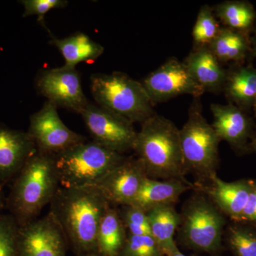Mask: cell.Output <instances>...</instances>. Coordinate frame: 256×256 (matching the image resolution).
<instances>
[{
  "label": "cell",
  "instance_id": "obj_4",
  "mask_svg": "<svg viewBox=\"0 0 256 256\" xmlns=\"http://www.w3.org/2000/svg\"><path fill=\"white\" fill-rule=\"evenodd\" d=\"M54 156L60 186L68 188L96 186L127 158L87 140Z\"/></svg>",
  "mask_w": 256,
  "mask_h": 256
},
{
  "label": "cell",
  "instance_id": "obj_22",
  "mask_svg": "<svg viewBox=\"0 0 256 256\" xmlns=\"http://www.w3.org/2000/svg\"><path fill=\"white\" fill-rule=\"evenodd\" d=\"M226 92L240 106H254L256 102V69L244 68L227 76Z\"/></svg>",
  "mask_w": 256,
  "mask_h": 256
},
{
  "label": "cell",
  "instance_id": "obj_14",
  "mask_svg": "<svg viewBox=\"0 0 256 256\" xmlns=\"http://www.w3.org/2000/svg\"><path fill=\"white\" fill-rule=\"evenodd\" d=\"M36 150L28 132L0 124V188L18 175Z\"/></svg>",
  "mask_w": 256,
  "mask_h": 256
},
{
  "label": "cell",
  "instance_id": "obj_26",
  "mask_svg": "<svg viewBox=\"0 0 256 256\" xmlns=\"http://www.w3.org/2000/svg\"><path fill=\"white\" fill-rule=\"evenodd\" d=\"M228 244L234 256H256V228L252 226L230 227Z\"/></svg>",
  "mask_w": 256,
  "mask_h": 256
},
{
  "label": "cell",
  "instance_id": "obj_5",
  "mask_svg": "<svg viewBox=\"0 0 256 256\" xmlns=\"http://www.w3.org/2000/svg\"><path fill=\"white\" fill-rule=\"evenodd\" d=\"M90 89L97 105L119 114L132 124H143L156 114L154 104L142 82L126 74H94Z\"/></svg>",
  "mask_w": 256,
  "mask_h": 256
},
{
  "label": "cell",
  "instance_id": "obj_8",
  "mask_svg": "<svg viewBox=\"0 0 256 256\" xmlns=\"http://www.w3.org/2000/svg\"><path fill=\"white\" fill-rule=\"evenodd\" d=\"M80 114L92 141L122 156L134 150L138 132L127 119L92 102Z\"/></svg>",
  "mask_w": 256,
  "mask_h": 256
},
{
  "label": "cell",
  "instance_id": "obj_25",
  "mask_svg": "<svg viewBox=\"0 0 256 256\" xmlns=\"http://www.w3.org/2000/svg\"><path fill=\"white\" fill-rule=\"evenodd\" d=\"M222 30L213 9L204 5L197 16L193 30V38L196 48L208 47Z\"/></svg>",
  "mask_w": 256,
  "mask_h": 256
},
{
  "label": "cell",
  "instance_id": "obj_10",
  "mask_svg": "<svg viewBox=\"0 0 256 256\" xmlns=\"http://www.w3.org/2000/svg\"><path fill=\"white\" fill-rule=\"evenodd\" d=\"M154 105L182 95L196 98L205 92L192 76L184 62L170 58L148 75L142 82Z\"/></svg>",
  "mask_w": 256,
  "mask_h": 256
},
{
  "label": "cell",
  "instance_id": "obj_36",
  "mask_svg": "<svg viewBox=\"0 0 256 256\" xmlns=\"http://www.w3.org/2000/svg\"></svg>",
  "mask_w": 256,
  "mask_h": 256
},
{
  "label": "cell",
  "instance_id": "obj_34",
  "mask_svg": "<svg viewBox=\"0 0 256 256\" xmlns=\"http://www.w3.org/2000/svg\"><path fill=\"white\" fill-rule=\"evenodd\" d=\"M252 148H254V149L256 152V134L255 138H254V141H252Z\"/></svg>",
  "mask_w": 256,
  "mask_h": 256
},
{
  "label": "cell",
  "instance_id": "obj_19",
  "mask_svg": "<svg viewBox=\"0 0 256 256\" xmlns=\"http://www.w3.org/2000/svg\"><path fill=\"white\" fill-rule=\"evenodd\" d=\"M50 43L60 50L65 60L64 66L68 68H76L82 62H95L105 52L102 45L82 32L64 38L52 36Z\"/></svg>",
  "mask_w": 256,
  "mask_h": 256
},
{
  "label": "cell",
  "instance_id": "obj_27",
  "mask_svg": "<svg viewBox=\"0 0 256 256\" xmlns=\"http://www.w3.org/2000/svg\"><path fill=\"white\" fill-rule=\"evenodd\" d=\"M20 230L12 216L0 214V256H18Z\"/></svg>",
  "mask_w": 256,
  "mask_h": 256
},
{
  "label": "cell",
  "instance_id": "obj_15",
  "mask_svg": "<svg viewBox=\"0 0 256 256\" xmlns=\"http://www.w3.org/2000/svg\"><path fill=\"white\" fill-rule=\"evenodd\" d=\"M210 181L212 186L206 188V192L212 202L220 212L239 222L248 200L252 181L226 182L216 174L212 176Z\"/></svg>",
  "mask_w": 256,
  "mask_h": 256
},
{
  "label": "cell",
  "instance_id": "obj_6",
  "mask_svg": "<svg viewBox=\"0 0 256 256\" xmlns=\"http://www.w3.org/2000/svg\"><path fill=\"white\" fill-rule=\"evenodd\" d=\"M180 141L186 171L202 180L216 174L220 163V140L212 124L204 117L202 106L194 101L190 108L186 124L180 130Z\"/></svg>",
  "mask_w": 256,
  "mask_h": 256
},
{
  "label": "cell",
  "instance_id": "obj_16",
  "mask_svg": "<svg viewBox=\"0 0 256 256\" xmlns=\"http://www.w3.org/2000/svg\"><path fill=\"white\" fill-rule=\"evenodd\" d=\"M192 188V185L183 180L158 181L148 178L129 206L148 213L158 207L172 206Z\"/></svg>",
  "mask_w": 256,
  "mask_h": 256
},
{
  "label": "cell",
  "instance_id": "obj_18",
  "mask_svg": "<svg viewBox=\"0 0 256 256\" xmlns=\"http://www.w3.org/2000/svg\"><path fill=\"white\" fill-rule=\"evenodd\" d=\"M210 110L214 116L212 126L220 140L234 146L245 142L250 131V122L240 109L232 105L212 104Z\"/></svg>",
  "mask_w": 256,
  "mask_h": 256
},
{
  "label": "cell",
  "instance_id": "obj_11",
  "mask_svg": "<svg viewBox=\"0 0 256 256\" xmlns=\"http://www.w3.org/2000/svg\"><path fill=\"white\" fill-rule=\"evenodd\" d=\"M38 94L57 108L80 114L88 105L76 69L64 66L44 70L37 77Z\"/></svg>",
  "mask_w": 256,
  "mask_h": 256
},
{
  "label": "cell",
  "instance_id": "obj_31",
  "mask_svg": "<svg viewBox=\"0 0 256 256\" xmlns=\"http://www.w3.org/2000/svg\"><path fill=\"white\" fill-rule=\"evenodd\" d=\"M238 223L249 224L256 228V182L252 181L248 200Z\"/></svg>",
  "mask_w": 256,
  "mask_h": 256
},
{
  "label": "cell",
  "instance_id": "obj_30",
  "mask_svg": "<svg viewBox=\"0 0 256 256\" xmlns=\"http://www.w3.org/2000/svg\"><path fill=\"white\" fill-rule=\"evenodd\" d=\"M20 2L24 8V18L36 16L38 23L47 30L45 23L46 15L50 10L63 9L68 4L66 0H22Z\"/></svg>",
  "mask_w": 256,
  "mask_h": 256
},
{
  "label": "cell",
  "instance_id": "obj_37",
  "mask_svg": "<svg viewBox=\"0 0 256 256\" xmlns=\"http://www.w3.org/2000/svg\"></svg>",
  "mask_w": 256,
  "mask_h": 256
},
{
  "label": "cell",
  "instance_id": "obj_33",
  "mask_svg": "<svg viewBox=\"0 0 256 256\" xmlns=\"http://www.w3.org/2000/svg\"><path fill=\"white\" fill-rule=\"evenodd\" d=\"M170 256H188L184 255V254H182L181 252H175L174 254H173V255H172Z\"/></svg>",
  "mask_w": 256,
  "mask_h": 256
},
{
  "label": "cell",
  "instance_id": "obj_1",
  "mask_svg": "<svg viewBox=\"0 0 256 256\" xmlns=\"http://www.w3.org/2000/svg\"><path fill=\"white\" fill-rule=\"evenodd\" d=\"M50 214L66 244L82 256H97V235L101 220L110 206L97 186H60L50 204Z\"/></svg>",
  "mask_w": 256,
  "mask_h": 256
},
{
  "label": "cell",
  "instance_id": "obj_24",
  "mask_svg": "<svg viewBox=\"0 0 256 256\" xmlns=\"http://www.w3.org/2000/svg\"><path fill=\"white\" fill-rule=\"evenodd\" d=\"M208 48L222 62L240 60L246 54L248 43L240 32L230 28H222Z\"/></svg>",
  "mask_w": 256,
  "mask_h": 256
},
{
  "label": "cell",
  "instance_id": "obj_13",
  "mask_svg": "<svg viewBox=\"0 0 256 256\" xmlns=\"http://www.w3.org/2000/svg\"><path fill=\"white\" fill-rule=\"evenodd\" d=\"M148 178L138 158H126L96 185L110 204L129 206Z\"/></svg>",
  "mask_w": 256,
  "mask_h": 256
},
{
  "label": "cell",
  "instance_id": "obj_9",
  "mask_svg": "<svg viewBox=\"0 0 256 256\" xmlns=\"http://www.w3.org/2000/svg\"><path fill=\"white\" fill-rule=\"evenodd\" d=\"M28 133L37 150L52 156L87 140L84 136L74 132L64 124L56 106L48 101L30 118Z\"/></svg>",
  "mask_w": 256,
  "mask_h": 256
},
{
  "label": "cell",
  "instance_id": "obj_28",
  "mask_svg": "<svg viewBox=\"0 0 256 256\" xmlns=\"http://www.w3.org/2000/svg\"><path fill=\"white\" fill-rule=\"evenodd\" d=\"M122 256H164L152 236H134L128 234Z\"/></svg>",
  "mask_w": 256,
  "mask_h": 256
},
{
  "label": "cell",
  "instance_id": "obj_12",
  "mask_svg": "<svg viewBox=\"0 0 256 256\" xmlns=\"http://www.w3.org/2000/svg\"><path fill=\"white\" fill-rule=\"evenodd\" d=\"M66 242L50 213L20 227L18 256H65Z\"/></svg>",
  "mask_w": 256,
  "mask_h": 256
},
{
  "label": "cell",
  "instance_id": "obj_17",
  "mask_svg": "<svg viewBox=\"0 0 256 256\" xmlns=\"http://www.w3.org/2000/svg\"><path fill=\"white\" fill-rule=\"evenodd\" d=\"M184 64L205 92H218L225 85L227 74L208 47L195 48Z\"/></svg>",
  "mask_w": 256,
  "mask_h": 256
},
{
  "label": "cell",
  "instance_id": "obj_3",
  "mask_svg": "<svg viewBox=\"0 0 256 256\" xmlns=\"http://www.w3.org/2000/svg\"><path fill=\"white\" fill-rule=\"evenodd\" d=\"M60 188L54 156L36 149L18 173L8 200L18 225L24 226L36 220Z\"/></svg>",
  "mask_w": 256,
  "mask_h": 256
},
{
  "label": "cell",
  "instance_id": "obj_21",
  "mask_svg": "<svg viewBox=\"0 0 256 256\" xmlns=\"http://www.w3.org/2000/svg\"><path fill=\"white\" fill-rule=\"evenodd\" d=\"M119 210L109 206L101 220L97 235L98 256H119L128 235Z\"/></svg>",
  "mask_w": 256,
  "mask_h": 256
},
{
  "label": "cell",
  "instance_id": "obj_29",
  "mask_svg": "<svg viewBox=\"0 0 256 256\" xmlns=\"http://www.w3.org/2000/svg\"><path fill=\"white\" fill-rule=\"evenodd\" d=\"M120 214L128 234L134 236H152L148 213L131 206H124Z\"/></svg>",
  "mask_w": 256,
  "mask_h": 256
},
{
  "label": "cell",
  "instance_id": "obj_35",
  "mask_svg": "<svg viewBox=\"0 0 256 256\" xmlns=\"http://www.w3.org/2000/svg\"><path fill=\"white\" fill-rule=\"evenodd\" d=\"M254 108H255V111H256V102L255 105H254Z\"/></svg>",
  "mask_w": 256,
  "mask_h": 256
},
{
  "label": "cell",
  "instance_id": "obj_20",
  "mask_svg": "<svg viewBox=\"0 0 256 256\" xmlns=\"http://www.w3.org/2000/svg\"><path fill=\"white\" fill-rule=\"evenodd\" d=\"M151 235L164 256L180 252L174 239L175 232L180 225L181 217L173 205L158 207L148 213Z\"/></svg>",
  "mask_w": 256,
  "mask_h": 256
},
{
  "label": "cell",
  "instance_id": "obj_23",
  "mask_svg": "<svg viewBox=\"0 0 256 256\" xmlns=\"http://www.w3.org/2000/svg\"><path fill=\"white\" fill-rule=\"evenodd\" d=\"M213 11L226 26L234 31H246L256 21L255 10L246 2H226L217 5Z\"/></svg>",
  "mask_w": 256,
  "mask_h": 256
},
{
  "label": "cell",
  "instance_id": "obj_7",
  "mask_svg": "<svg viewBox=\"0 0 256 256\" xmlns=\"http://www.w3.org/2000/svg\"><path fill=\"white\" fill-rule=\"evenodd\" d=\"M182 214L181 238L186 246L208 254L220 250L225 220L213 202L200 195L193 196Z\"/></svg>",
  "mask_w": 256,
  "mask_h": 256
},
{
  "label": "cell",
  "instance_id": "obj_32",
  "mask_svg": "<svg viewBox=\"0 0 256 256\" xmlns=\"http://www.w3.org/2000/svg\"><path fill=\"white\" fill-rule=\"evenodd\" d=\"M4 206V200L1 188H0V210H2Z\"/></svg>",
  "mask_w": 256,
  "mask_h": 256
},
{
  "label": "cell",
  "instance_id": "obj_2",
  "mask_svg": "<svg viewBox=\"0 0 256 256\" xmlns=\"http://www.w3.org/2000/svg\"><path fill=\"white\" fill-rule=\"evenodd\" d=\"M152 180H180L188 173L180 130L170 120L154 114L142 124L134 150Z\"/></svg>",
  "mask_w": 256,
  "mask_h": 256
}]
</instances>
